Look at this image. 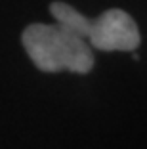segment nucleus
Segmentation results:
<instances>
[{
    "mask_svg": "<svg viewBox=\"0 0 147 149\" xmlns=\"http://www.w3.org/2000/svg\"><path fill=\"white\" fill-rule=\"evenodd\" d=\"M23 46L36 69L44 73L71 71L84 74L94 67V52L88 40L61 23L29 25L23 31Z\"/></svg>",
    "mask_w": 147,
    "mask_h": 149,
    "instance_id": "f257e3e1",
    "label": "nucleus"
},
{
    "mask_svg": "<svg viewBox=\"0 0 147 149\" xmlns=\"http://www.w3.org/2000/svg\"><path fill=\"white\" fill-rule=\"evenodd\" d=\"M84 38L101 52H130L139 44L138 25L122 10H109L98 19H88Z\"/></svg>",
    "mask_w": 147,
    "mask_h": 149,
    "instance_id": "f03ea898",
    "label": "nucleus"
}]
</instances>
